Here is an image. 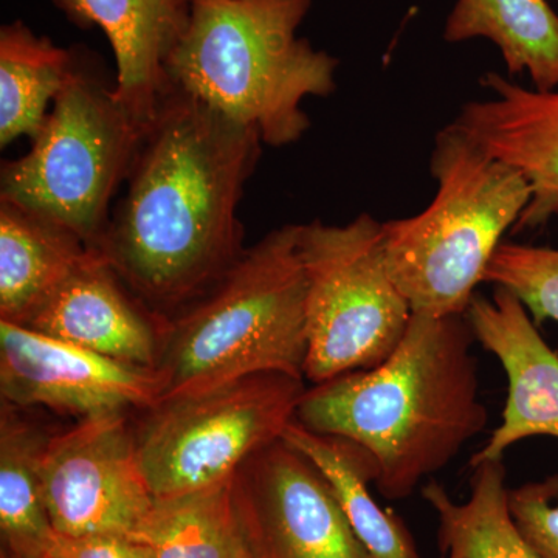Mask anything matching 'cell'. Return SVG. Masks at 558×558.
I'll return each instance as SVG.
<instances>
[{"label":"cell","instance_id":"6da1fadb","mask_svg":"<svg viewBox=\"0 0 558 558\" xmlns=\"http://www.w3.org/2000/svg\"><path fill=\"white\" fill-rule=\"evenodd\" d=\"M263 145L182 92L161 105L97 247L154 314L196 303L244 253L238 209Z\"/></svg>","mask_w":558,"mask_h":558},{"label":"cell","instance_id":"7a4b0ae2","mask_svg":"<svg viewBox=\"0 0 558 558\" xmlns=\"http://www.w3.org/2000/svg\"><path fill=\"white\" fill-rule=\"evenodd\" d=\"M475 343L465 314H413L376 368L306 388L295 421L363 447L376 462L381 497L407 499L487 427Z\"/></svg>","mask_w":558,"mask_h":558},{"label":"cell","instance_id":"3957f363","mask_svg":"<svg viewBox=\"0 0 558 558\" xmlns=\"http://www.w3.org/2000/svg\"><path fill=\"white\" fill-rule=\"evenodd\" d=\"M312 0H193L189 25L168 60L172 89L196 98L264 145L304 137L303 102L337 89L340 61L301 38Z\"/></svg>","mask_w":558,"mask_h":558},{"label":"cell","instance_id":"277c9868","mask_svg":"<svg viewBox=\"0 0 558 558\" xmlns=\"http://www.w3.org/2000/svg\"><path fill=\"white\" fill-rule=\"evenodd\" d=\"M306 357L300 223H288L245 248L215 288L167 319L154 369L163 402L256 374L304 380Z\"/></svg>","mask_w":558,"mask_h":558},{"label":"cell","instance_id":"5b68a950","mask_svg":"<svg viewBox=\"0 0 558 558\" xmlns=\"http://www.w3.org/2000/svg\"><path fill=\"white\" fill-rule=\"evenodd\" d=\"M429 171L435 199L413 218L384 222L385 258L413 314L464 315L531 190L454 121L436 135Z\"/></svg>","mask_w":558,"mask_h":558},{"label":"cell","instance_id":"8992f818","mask_svg":"<svg viewBox=\"0 0 558 558\" xmlns=\"http://www.w3.org/2000/svg\"><path fill=\"white\" fill-rule=\"evenodd\" d=\"M145 137L94 62L75 50L32 148L3 161L0 197L43 213L97 248Z\"/></svg>","mask_w":558,"mask_h":558},{"label":"cell","instance_id":"52a82bcc","mask_svg":"<svg viewBox=\"0 0 558 558\" xmlns=\"http://www.w3.org/2000/svg\"><path fill=\"white\" fill-rule=\"evenodd\" d=\"M300 255L306 274L304 379L323 384L384 363L413 317L389 274L384 222L362 213L343 226L300 223Z\"/></svg>","mask_w":558,"mask_h":558},{"label":"cell","instance_id":"ba28073f","mask_svg":"<svg viewBox=\"0 0 558 558\" xmlns=\"http://www.w3.org/2000/svg\"><path fill=\"white\" fill-rule=\"evenodd\" d=\"M306 387L284 374H256L163 400L135 433L154 498L216 486L256 451L281 438Z\"/></svg>","mask_w":558,"mask_h":558},{"label":"cell","instance_id":"9c48e42d","mask_svg":"<svg viewBox=\"0 0 558 558\" xmlns=\"http://www.w3.org/2000/svg\"><path fill=\"white\" fill-rule=\"evenodd\" d=\"M43 494L57 534L135 537L156 498L124 413L83 418L51 436L43 459Z\"/></svg>","mask_w":558,"mask_h":558},{"label":"cell","instance_id":"30bf717a","mask_svg":"<svg viewBox=\"0 0 558 558\" xmlns=\"http://www.w3.org/2000/svg\"><path fill=\"white\" fill-rule=\"evenodd\" d=\"M234 498L252 558H371L322 470L282 438L242 464Z\"/></svg>","mask_w":558,"mask_h":558},{"label":"cell","instance_id":"8fae6325","mask_svg":"<svg viewBox=\"0 0 558 558\" xmlns=\"http://www.w3.org/2000/svg\"><path fill=\"white\" fill-rule=\"evenodd\" d=\"M0 396L17 409L46 407L83 421L154 409L161 381L156 369L0 322Z\"/></svg>","mask_w":558,"mask_h":558},{"label":"cell","instance_id":"7c38bea8","mask_svg":"<svg viewBox=\"0 0 558 558\" xmlns=\"http://www.w3.org/2000/svg\"><path fill=\"white\" fill-rule=\"evenodd\" d=\"M465 318L476 341L497 357L508 377L501 424L470 459V468L502 461L506 451L524 439H558V354L524 304L508 289L497 288L490 299L473 296Z\"/></svg>","mask_w":558,"mask_h":558},{"label":"cell","instance_id":"4fadbf2b","mask_svg":"<svg viewBox=\"0 0 558 558\" xmlns=\"http://www.w3.org/2000/svg\"><path fill=\"white\" fill-rule=\"evenodd\" d=\"M168 318L126 288L100 250L78 267L21 326L142 368H156Z\"/></svg>","mask_w":558,"mask_h":558},{"label":"cell","instance_id":"5bb4252c","mask_svg":"<svg viewBox=\"0 0 558 558\" xmlns=\"http://www.w3.org/2000/svg\"><path fill=\"white\" fill-rule=\"evenodd\" d=\"M486 100L470 101L454 123L526 180L531 201L515 230L558 219V89L538 90L487 72Z\"/></svg>","mask_w":558,"mask_h":558},{"label":"cell","instance_id":"9a60e30c","mask_svg":"<svg viewBox=\"0 0 558 558\" xmlns=\"http://www.w3.org/2000/svg\"><path fill=\"white\" fill-rule=\"evenodd\" d=\"M80 28L98 27L116 58L113 94L143 134L149 130L172 84L167 64L186 25V0H53Z\"/></svg>","mask_w":558,"mask_h":558},{"label":"cell","instance_id":"2e32d148","mask_svg":"<svg viewBox=\"0 0 558 558\" xmlns=\"http://www.w3.org/2000/svg\"><path fill=\"white\" fill-rule=\"evenodd\" d=\"M89 250L58 220L0 197V322L22 325Z\"/></svg>","mask_w":558,"mask_h":558},{"label":"cell","instance_id":"e0dca14e","mask_svg":"<svg viewBox=\"0 0 558 558\" xmlns=\"http://www.w3.org/2000/svg\"><path fill=\"white\" fill-rule=\"evenodd\" d=\"M281 438L322 470L371 558H421L405 523L371 495L377 468L368 451L352 440L311 432L295 418Z\"/></svg>","mask_w":558,"mask_h":558},{"label":"cell","instance_id":"ac0fdd59","mask_svg":"<svg viewBox=\"0 0 558 558\" xmlns=\"http://www.w3.org/2000/svg\"><path fill=\"white\" fill-rule=\"evenodd\" d=\"M442 36L490 40L510 76L527 73L535 89H558V14L546 0H457Z\"/></svg>","mask_w":558,"mask_h":558},{"label":"cell","instance_id":"d6986e66","mask_svg":"<svg viewBox=\"0 0 558 558\" xmlns=\"http://www.w3.org/2000/svg\"><path fill=\"white\" fill-rule=\"evenodd\" d=\"M506 476L502 461L472 465L465 502L453 501L438 481L422 487L438 517L439 558H539L510 515Z\"/></svg>","mask_w":558,"mask_h":558},{"label":"cell","instance_id":"ffe728a7","mask_svg":"<svg viewBox=\"0 0 558 558\" xmlns=\"http://www.w3.org/2000/svg\"><path fill=\"white\" fill-rule=\"evenodd\" d=\"M51 436L22 417L17 407L0 411V531L3 550L44 558L57 537L43 494V459Z\"/></svg>","mask_w":558,"mask_h":558},{"label":"cell","instance_id":"44dd1931","mask_svg":"<svg viewBox=\"0 0 558 558\" xmlns=\"http://www.w3.org/2000/svg\"><path fill=\"white\" fill-rule=\"evenodd\" d=\"M75 61V50L36 35L24 21L0 28V146L35 138Z\"/></svg>","mask_w":558,"mask_h":558},{"label":"cell","instance_id":"7402d4cb","mask_svg":"<svg viewBox=\"0 0 558 558\" xmlns=\"http://www.w3.org/2000/svg\"><path fill=\"white\" fill-rule=\"evenodd\" d=\"M135 537L148 543L156 558H252L234 476L179 497L156 498Z\"/></svg>","mask_w":558,"mask_h":558},{"label":"cell","instance_id":"603a6c76","mask_svg":"<svg viewBox=\"0 0 558 558\" xmlns=\"http://www.w3.org/2000/svg\"><path fill=\"white\" fill-rule=\"evenodd\" d=\"M484 282L508 289L524 304L535 325L558 323V250L502 242Z\"/></svg>","mask_w":558,"mask_h":558},{"label":"cell","instance_id":"cb8c5ba5","mask_svg":"<svg viewBox=\"0 0 558 558\" xmlns=\"http://www.w3.org/2000/svg\"><path fill=\"white\" fill-rule=\"evenodd\" d=\"M513 523L539 558H558V475L509 490Z\"/></svg>","mask_w":558,"mask_h":558},{"label":"cell","instance_id":"d4e9b609","mask_svg":"<svg viewBox=\"0 0 558 558\" xmlns=\"http://www.w3.org/2000/svg\"><path fill=\"white\" fill-rule=\"evenodd\" d=\"M44 558H156L148 543L131 535L94 534L69 537L57 534Z\"/></svg>","mask_w":558,"mask_h":558},{"label":"cell","instance_id":"484cf974","mask_svg":"<svg viewBox=\"0 0 558 558\" xmlns=\"http://www.w3.org/2000/svg\"><path fill=\"white\" fill-rule=\"evenodd\" d=\"M2 558H22V557L14 556V554L7 553V550H2Z\"/></svg>","mask_w":558,"mask_h":558},{"label":"cell","instance_id":"4316f807","mask_svg":"<svg viewBox=\"0 0 558 558\" xmlns=\"http://www.w3.org/2000/svg\"><path fill=\"white\" fill-rule=\"evenodd\" d=\"M186 2H189V3H190V2H193V0H186Z\"/></svg>","mask_w":558,"mask_h":558}]
</instances>
